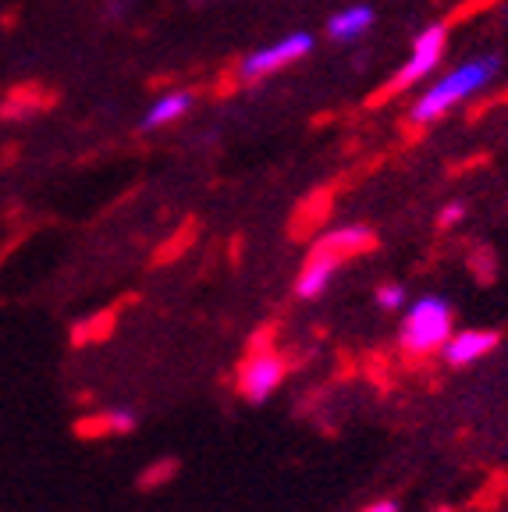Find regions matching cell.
Here are the masks:
<instances>
[{
  "label": "cell",
  "instance_id": "obj_1",
  "mask_svg": "<svg viewBox=\"0 0 508 512\" xmlns=\"http://www.w3.org/2000/svg\"><path fill=\"white\" fill-rule=\"evenodd\" d=\"M494 75H498V57H477V61L462 64V68H455L452 75H445V79L437 82V86H430L427 93L416 100L413 121L441 118L448 107H455L459 100H466L469 93L484 89L487 82L494 79Z\"/></svg>",
  "mask_w": 508,
  "mask_h": 512
},
{
  "label": "cell",
  "instance_id": "obj_2",
  "mask_svg": "<svg viewBox=\"0 0 508 512\" xmlns=\"http://www.w3.org/2000/svg\"><path fill=\"white\" fill-rule=\"evenodd\" d=\"M448 338H452V306L441 296H423L405 310L398 342L409 356H427V352L445 349Z\"/></svg>",
  "mask_w": 508,
  "mask_h": 512
},
{
  "label": "cell",
  "instance_id": "obj_3",
  "mask_svg": "<svg viewBox=\"0 0 508 512\" xmlns=\"http://www.w3.org/2000/svg\"><path fill=\"white\" fill-rule=\"evenodd\" d=\"M310 50H313V36H310V32H295V36H285V40L274 43V47H263V50H256V54L246 57V64H242V82H256V79H263V75L281 72L285 64L299 61V57H306Z\"/></svg>",
  "mask_w": 508,
  "mask_h": 512
},
{
  "label": "cell",
  "instance_id": "obj_4",
  "mask_svg": "<svg viewBox=\"0 0 508 512\" xmlns=\"http://www.w3.org/2000/svg\"><path fill=\"white\" fill-rule=\"evenodd\" d=\"M441 54H445V25H430L427 32H420V36H416L413 57H409V64H405L402 72L388 82V89H384V93H398V89L420 82L427 72H434V64L441 61Z\"/></svg>",
  "mask_w": 508,
  "mask_h": 512
},
{
  "label": "cell",
  "instance_id": "obj_5",
  "mask_svg": "<svg viewBox=\"0 0 508 512\" xmlns=\"http://www.w3.org/2000/svg\"><path fill=\"white\" fill-rule=\"evenodd\" d=\"M285 360H281L278 352H256L253 360L242 367L239 377V388L249 402H267L270 395L278 392L281 381H285Z\"/></svg>",
  "mask_w": 508,
  "mask_h": 512
},
{
  "label": "cell",
  "instance_id": "obj_6",
  "mask_svg": "<svg viewBox=\"0 0 508 512\" xmlns=\"http://www.w3.org/2000/svg\"><path fill=\"white\" fill-rule=\"evenodd\" d=\"M498 349V335L494 331H459L445 342V363L448 367H469V363L484 360L487 352Z\"/></svg>",
  "mask_w": 508,
  "mask_h": 512
},
{
  "label": "cell",
  "instance_id": "obj_7",
  "mask_svg": "<svg viewBox=\"0 0 508 512\" xmlns=\"http://www.w3.org/2000/svg\"><path fill=\"white\" fill-rule=\"evenodd\" d=\"M338 264H342V253H334V249L317 246V253L310 256L306 271L299 274V285H295V292H299L302 299L324 296L327 285H331V278H334V271H338Z\"/></svg>",
  "mask_w": 508,
  "mask_h": 512
},
{
  "label": "cell",
  "instance_id": "obj_8",
  "mask_svg": "<svg viewBox=\"0 0 508 512\" xmlns=\"http://www.w3.org/2000/svg\"><path fill=\"white\" fill-rule=\"evenodd\" d=\"M189 107H192V93H182V89H178V93H167V96H160L150 111H146L143 125L160 128V125H167V121H178Z\"/></svg>",
  "mask_w": 508,
  "mask_h": 512
},
{
  "label": "cell",
  "instance_id": "obj_9",
  "mask_svg": "<svg viewBox=\"0 0 508 512\" xmlns=\"http://www.w3.org/2000/svg\"><path fill=\"white\" fill-rule=\"evenodd\" d=\"M370 25H374V11L363 8V4H356V8L342 11V15H334L327 29H331L334 40H352V36H359V32L370 29Z\"/></svg>",
  "mask_w": 508,
  "mask_h": 512
},
{
  "label": "cell",
  "instance_id": "obj_10",
  "mask_svg": "<svg viewBox=\"0 0 508 512\" xmlns=\"http://www.w3.org/2000/svg\"><path fill=\"white\" fill-rule=\"evenodd\" d=\"M324 249H334V253H349V249H363V246H370V232L366 228H345V232H334V235H327L324 242H320Z\"/></svg>",
  "mask_w": 508,
  "mask_h": 512
},
{
  "label": "cell",
  "instance_id": "obj_11",
  "mask_svg": "<svg viewBox=\"0 0 508 512\" xmlns=\"http://www.w3.org/2000/svg\"><path fill=\"white\" fill-rule=\"evenodd\" d=\"M135 424H139V420H135L132 409H111V413L104 416V427L111 434H132Z\"/></svg>",
  "mask_w": 508,
  "mask_h": 512
},
{
  "label": "cell",
  "instance_id": "obj_12",
  "mask_svg": "<svg viewBox=\"0 0 508 512\" xmlns=\"http://www.w3.org/2000/svg\"><path fill=\"white\" fill-rule=\"evenodd\" d=\"M402 303H405L402 285H384L381 292H377V306H381V310H398Z\"/></svg>",
  "mask_w": 508,
  "mask_h": 512
},
{
  "label": "cell",
  "instance_id": "obj_13",
  "mask_svg": "<svg viewBox=\"0 0 508 512\" xmlns=\"http://www.w3.org/2000/svg\"><path fill=\"white\" fill-rule=\"evenodd\" d=\"M462 214H466V210H462V203H452V207H448L445 214H441V224H445V228H448V224H452V221H459Z\"/></svg>",
  "mask_w": 508,
  "mask_h": 512
},
{
  "label": "cell",
  "instance_id": "obj_14",
  "mask_svg": "<svg viewBox=\"0 0 508 512\" xmlns=\"http://www.w3.org/2000/svg\"><path fill=\"white\" fill-rule=\"evenodd\" d=\"M363 512H398V505L391 502V498H381V502H374V505H366Z\"/></svg>",
  "mask_w": 508,
  "mask_h": 512
},
{
  "label": "cell",
  "instance_id": "obj_15",
  "mask_svg": "<svg viewBox=\"0 0 508 512\" xmlns=\"http://www.w3.org/2000/svg\"><path fill=\"white\" fill-rule=\"evenodd\" d=\"M445 512H448V509H445Z\"/></svg>",
  "mask_w": 508,
  "mask_h": 512
}]
</instances>
